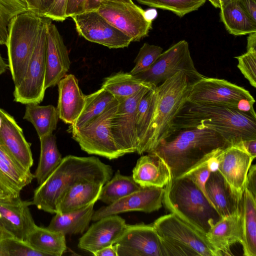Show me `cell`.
<instances>
[{
    "label": "cell",
    "mask_w": 256,
    "mask_h": 256,
    "mask_svg": "<svg viewBox=\"0 0 256 256\" xmlns=\"http://www.w3.org/2000/svg\"><path fill=\"white\" fill-rule=\"evenodd\" d=\"M256 52V32L248 34L247 38L246 52Z\"/></svg>",
    "instance_id": "obj_53"
},
{
    "label": "cell",
    "mask_w": 256,
    "mask_h": 256,
    "mask_svg": "<svg viewBox=\"0 0 256 256\" xmlns=\"http://www.w3.org/2000/svg\"><path fill=\"white\" fill-rule=\"evenodd\" d=\"M78 34L86 40L110 48L128 46L131 39L118 30L96 10L86 11L71 17Z\"/></svg>",
    "instance_id": "obj_14"
},
{
    "label": "cell",
    "mask_w": 256,
    "mask_h": 256,
    "mask_svg": "<svg viewBox=\"0 0 256 256\" xmlns=\"http://www.w3.org/2000/svg\"><path fill=\"white\" fill-rule=\"evenodd\" d=\"M92 224L80 238L78 247L92 254L114 244L124 232L127 224L117 214L104 217Z\"/></svg>",
    "instance_id": "obj_19"
},
{
    "label": "cell",
    "mask_w": 256,
    "mask_h": 256,
    "mask_svg": "<svg viewBox=\"0 0 256 256\" xmlns=\"http://www.w3.org/2000/svg\"><path fill=\"white\" fill-rule=\"evenodd\" d=\"M132 176L142 188H164L172 175L169 167L161 158L148 153L138 160Z\"/></svg>",
    "instance_id": "obj_25"
},
{
    "label": "cell",
    "mask_w": 256,
    "mask_h": 256,
    "mask_svg": "<svg viewBox=\"0 0 256 256\" xmlns=\"http://www.w3.org/2000/svg\"><path fill=\"white\" fill-rule=\"evenodd\" d=\"M106 0H87L85 12L96 10L100 4V2ZM118 1H122L128 3H132V0H114Z\"/></svg>",
    "instance_id": "obj_52"
},
{
    "label": "cell",
    "mask_w": 256,
    "mask_h": 256,
    "mask_svg": "<svg viewBox=\"0 0 256 256\" xmlns=\"http://www.w3.org/2000/svg\"><path fill=\"white\" fill-rule=\"evenodd\" d=\"M0 256H46L24 240L0 226Z\"/></svg>",
    "instance_id": "obj_38"
},
{
    "label": "cell",
    "mask_w": 256,
    "mask_h": 256,
    "mask_svg": "<svg viewBox=\"0 0 256 256\" xmlns=\"http://www.w3.org/2000/svg\"><path fill=\"white\" fill-rule=\"evenodd\" d=\"M248 16L256 23V0H236Z\"/></svg>",
    "instance_id": "obj_48"
},
{
    "label": "cell",
    "mask_w": 256,
    "mask_h": 256,
    "mask_svg": "<svg viewBox=\"0 0 256 256\" xmlns=\"http://www.w3.org/2000/svg\"><path fill=\"white\" fill-rule=\"evenodd\" d=\"M114 98L111 93L102 88L86 96L84 108L76 120L68 127V132L86 126L102 114Z\"/></svg>",
    "instance_id": "obj_34"
},
{
    "label": "cell",
    "mask_w": 256,
    "mask_h": 256,
    "mask_svg": "<svg viewBox=\"0 0 256 256\" xmlns=\"http://www.w3.org/2000/svg\"><path fill=\"white\" fill-rule=\"evenodd\" d=\"M87 0H68L66 8V18L82 13L85 12Z\"/></svg>",
    "instance_id": "obj_47"
},
{
    "label": "cell",
    "mask_w": 256,
    "mask_h": 256,
    "mask_svg": "<svg viewBox=\"0 0 256 256\" xmlns=\"http://www.w3.org/2000/svg\"><path fill=\"white\" fill-rule=\"evenodd\" d=\"M0 144L17 163L30 171L34 163L30 144L14 118L0 108Z\"/></svg>",
    "instance_id": "obj_20"
},
{
    "label": "cell",
    "mask_w": 256,
    "mask_h": 256,
    "mask_svg": "<svg viewBox=\"0 0 256 256\" xmlns=\"http://www.w3.org/2000/svg\"><path fill=\"white\" fill-rule=\"evenodd\" d=\"M216 8H220L221 4L220 0H208Z\"/></svg>",
    "instance_id": "obj_55"
},
{
    "label": "cell",
    "mask_w": 256,
    "mask_h": 256,
    "mask_svg": "<svg viewBox=\"0 0 256 256\" xmlns=\"http://www.w3.org/2000/svg\"><path fill=\"white\" fill-rule=\"evenodd\" d=\"M104 184L96 180H85L76 183L59 198L56 206V213L65 214L95 203L98 200Z\"/></svg>",
    "instance_id": "obj_24"
},
{
    "label": "cell",
    "mask_w": 256,
    "mask_h": 256,
    "mask_svg": "<svg viewBox=\"0 0 256 256\" xmlns=\"http://www.w3.org/2000/svg\"><path fill=\"white\" fill-rule=\"evenodd\" d=\"M223 149L218 148L208 154L180 176L191 179L207 197L205 184L211 172L218 170V155Z\"/></svg>",
    "instance_id": "obj_37"
},
{
    "label": "cell",
    "mask_w": 256,
    "mask_h": 256,
    "mask_svg": "<svg viewBox=\"0 0 256 256\" xmlns=\"http://www.w3.org/2000/svg\"><path fill=\"white\" fill-rule=\"evenodd\" d=\"M68 0H54L43 17L51 20L63 22L66 18V12Z\"/></svg>",
    "instance_id": "obj_44"
},
{
    "label": "cell",
    "mask_w": 256,
    "mask_h": 256,
    "mask_svg": "<svg viewBox=\"0 0 256 256\" xmlns=\"http://www.w3.org/2000/svg\"><path fill=\"white\" fill-rule=\"evenodd\" d=\"M210 202L222 218L240 210V201L220 172H211L204 186Z\"/></svg>",
    "instance_id": "obj_26"
},
{
    "label": "cell",
    "mask_w": 256,
    "mask_h": 256,
    "mask_svg": "<svg viewBox=\"0 0 256 256\" xmlns=\"http://www.w3.org/2000/svg\"><path fill=\"white\" fill-rule=\"evenodd\" d=\"M25 241L46 256H61L67 249L65 235L36 225L29 232Z\"/></svg>",
    "instance_id": "obj_29"
},
{
    "label": "cell",
    "mask_w": 256,
    "mask_h": 256,
    "mask_svg": "<svg viewBox=\"0 0 256 256\" xmlns=\"http://www.w3.org/2000/svg\"><path fill=\"white\" fill-rule=\"evenodd\" d=\"M244 150L250 156H256V140H242L236 144Z\"/></svg>",
    "instance_id": "obj_50"
},
{
    "label": "cell",
    "mask_w": 256,
    "mask_h": 256,
    "mask_svg": "<svg viewBox=\"0 0 256 256\" xmlns=\"http://www.w3.org/2000/svg\"><path fill=\"white\" fill-rule=\"evenodd\" d=\"M156 87L149 89L144 94L137 108L136 125L138 140V146L148 130L153 116L156 100Z\"/></svg>",
    "instance_id": "obj_39"
},
{
    "label": "cell",
    "mask_w": 256,
    "mask_h": 256,
    "mask_svg": "<svg viewBox=\"0 0 256 256\" xmlns=\"http://www.w3.org/2000/svg\"><path fill=\"white\" fill-rule=\"evenodd\" d=\"M1 124H2V119H1V118L0 117V127L1 126Z\"/></svg>",
    "instance_id": "obj_58"
},
{
    "label": "cell",
    "mask_w": 256,
    "mask_h": 256,
    "mask_svg": "<svg viewBox=\"0 0 256 256\" xmlns=\"http://www.w3.org/2000/svg\"><path fill=\"white\" fill-rule=\"evenodd\" d=\"M220 2L221 6L225 5L230 0H220Z\"/></svg>",
    "instance_id": "obj_57"
},
{
    "label": "cell",
    "mask_w": 256,
    "mask_h": 256,
    "mask_svg": "<svg viewBox=\"0 0 256 256\" xmlns=\"http://www.w3.org/2000/svg\"><path fill=\"white\" fill-rule=\"evenodd\" d=\"M8 65L6 63L0 54V74L4 73Z\"/></svg>",
    "instance_id": "obj_54"
},
{
    "label": "cell",
    "mask_w": 256,
    "mask_h": 256,
    "mask_svg": "<svg viewBox=\"0 0 256 256\" xmlns=\"http://www.w3.org/2000/svg\"><path fill=\"white\" fill-rule=\"evenodd\" d=\"M112 166L96 156H66L47 178L34 190L32 205L54 214L62 195L77 182L100 181L105 184L112 178Z\"/></svg>",
    "instance_id": "obj_2"
},
{
    "label": "cell",
    "mask_w": 256,
    "mask_h": 256,
    "mask_svg": "<svg viewBox=\"0 0 256 256\" xmlns=\"http://www.w3.org/2000/svg\"><path fill=\"white\" fill-rule=\"evenodd\" d=\"M28 11L26 0H0V45H6L10 20Z\"/></svg>",
    "instance_id": "obj_41"
},
{
    "label": "cell",
    "mask_w": 256,
    "mask_h": 256,
    "mask_svg": "<svg viewBox=\"0 0 256 256\" xmlns=\"http://www.w3.org/2000/svg\"><path fill=\"white\" fill-rule=\"evenodd\" d=\"M58 85V99L56 108L59 118L66 124H72L84 108L86 96L74 74H66Z\"/></svg>",
    "instance_id": "obj_23"
},
{
    "label": "cell",
    "mask_w": 256,
    "mask_h": 256,
    "mask_svg": "<svg viewBox=\"0 0 256 256\" xmlns=\"http://www.w3.org/2000/svg\"><path fill=\"white\" fill-rule=\"evenodd\" d=\"M10 198L13 197L6 194L4 192L0 190V200H6Z\"/></svg>",
    "instance_id": "obj_56"
},
{
    "label": "cell",
    "mask_w": 256,
    "mask_h": 256,
    "mask_svg": "<svg viewBox=\"0 0 256 256\" xmlns=\"http://www.w3.org/2000/svg\"><path fill=\"white\" fill-rule=\"evenodd\" d=\"M118 102L114 98L104 110L86 126L70 132L82 150L109 160L124 155L116 145L111 128L112 120Z\"/></svg>",
    "instance_id": "obj_9"
},
{
    "label": "cell",
    "mask_w": 256,
    "mask_h": 256,
    "mask_svg": "<svg viewBox=\"0 0 256 256\" xmlns=\"http://www.w3.org/2000/svg\"><path fill=\"white\" fill-rule=\"evenodd\" d=\"M28 12L42 16L54 0H26Z\"/></svg>",
    "instance_id": "obj_45"
},
{
    "label": "cell",
    "mask_w": 256,
    "mask_h": 256,
    "mask_svg": "<svg viewBox=\"0 0 256 256\" xmlns=\"http://www.w3.org/2000/svg\"><path fill=\"white\" fill-rule=\"evenodd\" d=\"M186 101L234 108L256 117L250 92L224 79L204 76L192 85Z\"/></svg>",
    "instance_id": "obj_8"
},
{
    "label": "cell",
    "mask_w": 256,
    "mask_h": 256,
    "mask_svg": "<svg viewBox=\"0 0 256 256\" xmlns=\"http://www.w3.org/2000/svg\"><path fill=\"white\" fill-rule=\"evenodd\" d=\"M150 88H144L131 96L119 101L111 124L114 140L124 154L136 152L138 140L136 132V114L138 103Z\"/></svg>",
    "instance_id": "obj_13"
},
{
    "label": "cell",
    "mask_w": 256,
    "mask_h": 256,
    "mask_svg": "<svg viewBox=\"0 0 256 256\" xmlns=\"http://www.w3.org/2000/svg\"><path fill=\"white\" fill-rule=\"evenodd\" d=\"M92 254L96 256H118L116 248L114 244L100 249Z\"/></svg>",
    "instance_id": "obj_51"
},
{
    "label": "cell",
    "mask_w": 256,
    "mask_h": 256,
    "mask_svg": "<svg viewBox=\"0 0 256 256\" xmlns=\"http://www.w3.org/2000/svg\"><path fill=\"white\" fill-rule=\"evenodd\" d=\"M244 255L256 256V198L244 188L240 201Z\"/></svg>",
    "instance_id": "obj_27"
},
{
    "label": "cell",
    "mask_w": 256,
    "mask_h": 256,
    "mask_svg": "<svg viewBox=\"0 0 256 256\" xmlns=\"http://www.w3.org/2000/svg\"><path fill=\"white\" fill-rule=\"evenodd\" d=\"M96 11L132 42L139 41L147 36L152 28V20L133 2L106 0L100 2Z\"/></svg>",
    "instance_id": "obj_12"
},
{
    "label": "cell",
    "mask_w": 256,
    "mask_h": 256,
    "mask_svg": "<svg viewBox=\"0 0 256 256\" xmlns=\"http://www.w3.org/2000/svg\"><path fill=\"white\" fill-rule=\"evenodd\" d=\"M238 60V68L254 88H256V52L246 53L235 57Z\"/></svg>",
    "instance_id": "obj_43"
},
{
    "label": "cell",
    "mask_w": 256,
    "mask_h": 256,
    "mask_svg": "<svg viewBox=\"0 0 256 256\" xmlns=\"http://www.w3.org/2000/svg\"><path fill=\"white\" fill-rule=\"evenodd\" d=\"M142 188L132 176L122 175L118 170L102 186L98 200L108 205Z\"/></svg>",
    "instance_id": "obj_35"
},
{
    "label": "cell",
    "mask_w": 256,
    "mask_h": 256,
    "mask_svg": "<svg viewBox=\"0 0 256 256\" xmlns=\"http://www.w3.org/2000/svg\"><path fill=\"white\" fill-rule=\"evenodd\" d=\"M47 18L43 17L36 45L25 76L15 86L14 100L22 104H39L46 89V28Z\"/></svg>",
    "instance_id": "obj_11"
},
{
    "label": "cell",
    "mask_w": 256,
    "mask_h": 256,
    "mask_svg": "<svg viewBox=\"0 0 256 256\" xmlns=\"http://www.w3.org/2000/svg\"><path fill=\"white\" fill-rule=\"evenodd\" d=\"M44 88L54 86L68 72L70 62L66 46L58 29L47 18Z\"/></svg>",
    "instance_id": "obj_17"
},
{
    "label": "cell",
    "mask_w": 256,
    "mask_h": 256,
    "mask_svg": "<svg viewBox=\"0 0 256 256\" xmlns=\"http://www.w3.org/2000/svg\"><path fill=\"white\" fill-rule=\"evenodd\" d=\"M94 204L65 214L56 213L46 228L65 236L83 234L89 228Z\"/></svg>",
    "instance_id": "obj_28"
},
{
    "label": "cell",
    "mask_w": 256,
    "mask_h": 256,
    "mask_svg": "<svg viewBox=\"0 0 256 256\" xmlns=\"http://www.w3.org/2000/svg\"><path fill=\"white\" fill-rule=\"evenodd\" d=\"M220 8V20L230 34L241 36L256 32V23L248 16L236 0H230Z\"/></svg>",
    "instance_id": "obj_30"
},
{
    "label": "cell",
    "mask_w": 256,
    "mask_h": 256,
    "mask_svg": "<svg viewBox=\"0 0 256 256\" xmlns=\"http://www.w3.org/2000/svg\"><path fill=\"white\" fill-rule=\"evenodd\" d=\"M191 127L212 130L231 145L256 140V117L222 105L186 101L174 120L171 134L177 129Z\"/></svg>",
    "instance_id": "obj_1"
},
{
    "label": "cell",
    "mask_w": 256,
    "mask_h": 256,
    "mask_svg": "<svg viewBox=\"0 0 256 256\" xmlns=\"http://www.w3.org/2000/svg\"><path fill=\"white\" fill-rule=\"evenodd\" d=\"M150 7L170 10L180 17L198 10L206 0H136Z\"/></svg>",
    "instance_id": "obj_40"
},
{
    "label": "cell",
    "mask_w": 256,
    "mask_h": 256,
    "mask_svg": "<svg viewBox=\"0 0 256 256\" xmlns=\"http://www.w3.org/2000/svg\"><path fill=\"white\" fill-rule=\"evenodd\" d=\"M32 201L23 200L20 196L0 200V226L26 240L36 224L29 206Z\"/></svg>",
    "instance_id": "obj_21"
},
{
    "label": "cell",
    "mask_w": 256,
    "mask_h": 256,
    "mask_svg": "<svg viewBox=\"0 0 256 256\" xmlns=\"http://www.w3.org/2000/svg\"><path fill=\"white\" fill-rule=\"evenodd\" d=\"M163 204L170 212L206 236L222 216L190 178L172 177L164 187Z\"/></svg>",
    "instance_id": "obj_4"
},
{
    "label": "cell",
    "mask_w": 256,
    "mask_h": 256,
    "mask_svg": "<svg viewBox=\"0 0 256 256\" xmlns=\"http://www.w3.org/2000/svg\"><path fill=\"white\" fill-rule=\"evenodd\" d=\"M114 244L118 256H164L160 238L152 224H127Z\"/></svg>",
    "instance_id": "obj_15"
},
{
    "label": "cell",
    "mask_w": 256,
    "mask_h": 256,
    "mask_svg": "<svg viewBox=\"0 0 256 256\" xmlns=\"http://www.w3.org/2000/svg\"><path fill=\"white\" fill-rule=\"evenodd\" d=\"M0 190L13 197L20 196L21 190L12 182L0 172Z\"/></svg>",
    "instance_id": "obj_46"
},
{
    "label": "cell",
    "mask_w": 256,
    "mask_h": 256,
    "mask_svg": "<svg viewBox=\"0 0 256 256\" xmlns=\"http://www.w3.org/2000/svg\"><path fill=\"white\" fill-rule=\"evenodd\" d=\"M162 50L160 46L144 43L136 58L135 66L130 73L136 75L148 70L162 53Z\"/></svg>",
    "instance_id": "obj_42"
},
{
    "label": "cell",
    "mask_w": 256,
    "mask_h": 256,
    "mask_svg": "<svg viewBox=\"0 0 256 256\" xmlns=\"http://www.w3.org/2000/svg\"><path fill=\"white\" fill-rule=\"evenodd\" d=\"M0 172L21 190L34 178L30 170H25L0 144Z\"/></svg>",
    "instance_id": "obj_36"
},
{
    "label": "cell",
    "mask_w": 256,
    "mask_h": 256,
    "mask_svg": "<svg viewBox=\"0 0 256 256\" xmlns=\"http://www.w3.org/2000/svg\"><path fill=\"white\" fill-rule=\"evenodd\" d=\"M162 244L164 256H218L206 236L170 212L152 224Z\"/></svg>",
    "instance_id": "obj_6"
},
{
    "label": "cell",
    "mask_w": 256,
    "mask_h": 256,
    "mask_svg": "<svg viewBox=\"0 0 256 256\" xmlns=\"http://www.w3.org/2000/svg\"><path fill=\"white\" fill-rule=\"evenodd\" d=\"M144 88H155L136 78L130 72H120L105 78L101 88L111 93L117 99L127 98Z\"/></svg>",
    "instance_id": "obj_31"
},
{
    "label": "cell",
    "mask_w": 256,
    "mask_h": 256,
    "mask_svg": "<svg viewBox=\"0 0 256 256\" xmlns=\"http://www.w3.org/2000/svg\"><path fill=\"white\" fill-rule=\"evenodd\" d=\"M206 239L219 256L230 255V247L242 244V229L240 210L222 218L206 234Z\"/></svg>",
    "instance_id": "obj_22"
},
{
    "label": "cell",
    "mask_w": 256,
    "mask_h": 256,
    "mask_svg": "<svg viewBox=\"0 0 256 256\" xmlns=\"http://www.w3.org/2000/svg\"><path fill=\"white\" fill-rule=\"evenodd\" d=\"M254 159V158L236 145H231L222 150L219 154L218 170L240 200Z\"/></svg>",
    "instance_id": "obj_18"
},
{
    "label": "cell",
    "mask_w": 256,
    "mask_h": 256,
    "mask_svg": "<svg viewBox=\"0 0 256 256\" xmlns=\"http://www.w3.org/2000/svg\"><path fill=\"white\" fill-rule=\"evenodd\" d=\"M231 146L220 134L206 127L174 130L149 154L161 158L172 178H178L208 154Z\"/></svg>",
    "instance_id": "obj_3"
},
{
    "label": "cell",
    "mask_w": 256,
    "mask_h": 256,
    "mask_svg": "<svg viewBox=\"0 0 256 256\" xmlns=\"http://www.w3.org/2000/svg\"><path fill=\"white\" fill-rule=\"evenodd\" d=\"M164 194V188H142L112 204L94 211L92 220L97 221L105 216L129 212L150 213L158 210L162 206Z\"/></svg>",
    "instance_id": "obj_16"
},
{
    "label": "cell",
    "mask_w": 256,
    "mask_h": 256,
    "mask_svg": "<svg viewBox=\"0 0 256 256\" xmlns=\"http://www.w3.org/2000/svg\"><path fill=\"white\" fill-rule=\"evenodd\" d=\"M178 72L186 74L192 84L204 76L195 68L188 44L185 40L178 42L162 52L148 70L134 76L156 87Z\"/></svg>",
    "instance_id": "obj_10"
},
{
    "label": "cell",
    "mask_w": 256,
    "mask_h": 256,
    "mask_svg": "<svg viewBox=\"0 0 256 256\" xmlns=\"http://www.w3.org/2000/svg\"><path fill=\"white\" fill-rule=\"evenodd\" d=\"M192 85L186 74L178 72L156 87L153 116L138 154L149 152L171 134L174 120L186 102Z\"/></svg>",
    "instance_id": "obj_5"
},
{
    "label": "cell",
    "mask_w": 256,
    "mask_h": 256,
    "mask_svg": "<svg viewBox=\"0 0 256 256\" xmlns=\"http://www.w3.org/2000/svg\"><path fill=\"white\" fill-rule=\"evenodd\" d=\"M23 118L32 124L40 138L52 134L59 116L56 108L52 105L28 104Z\"/></svg>",
    "instance_id": "obj_33"
},
{
    "label": "cell",
    "mask_w": 256,
    "mask_h": 256,
    "mask_svg": "<svg viewBox=\"0 0 256 256\" xmlns=\"http://www.w3.org/2000/svg\"><path fill=\"white\" fill-rule=\"evenodd\" d=\"M244 188H246L256 198V166L251 165L248 170Z\"/></svg>",
    "instance_id": "obj_49"
},
{
    "label": "cell",
    "mask_w": 256,
    "mask_h": 256,
    "mask_svg": "<svg viewBox=\"0 0 256 256\" xmlns=\"http://www.w3.org/2000/svg\"><path fill=\"white\" fill-rule=\"evenodd\" d=\"M42 18L28 11L10 20L6 46L8 67L15 86L25 76L36 45Z\"/></svg>",
    "instance_id": "obj_7"
},
{
    "label": "cell",
    "mask_w": 256,
    "mask_h": 256,
    "mask_svg": "<svg viewBox=\"0 0 256 256\" xmlns=\"http://www.w3.org/2000/svg\"><path fill=\"white\" fill-rule=\"evenodd\" d=\"M39 138L40 154L37 168L34 174L38 186L56 168L62 158L58 150L54 134H52Z\"/></svg>",
    "instance_id": "obj_32"
}]
</instances>
